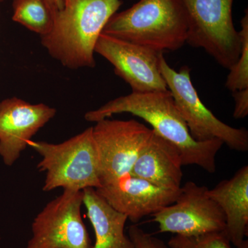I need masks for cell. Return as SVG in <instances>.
<instances>
[{"label": "cell", "instance_id": "1", "mask_svg": "<svg viewBox=\"0 0 248 248\" xmlns=\"http://www.w3.org/2000/svg\"><path fill=\"white\" fill-rule=\"evenodd\" d=\"M128 112L140 117L161 138L177 147L184 166L195 165L209 173L216 171V156L223 145L219 140L197 141L191 137L170 91L132 92L86 112L85 120L97 122L115 114Z\"/></svg>", "mask_w": 248, "mask_h": 248}, {"label": "cell", "instance_id": "22", "mask_svg": "<svg viewBox=\"0 0 248 248\" xmlns=\"http://www.w3.org/2000/svg\"><path fill=\"white\" fill-rule=\"evenodd\" d=\"M3 1H4V0H0V5H1V3H2Z\"/></svg>", "mask_w": 248, "mask_h": 248}, {"label": "cell", "instance_id": "12", "mask_svg": "<svg viewBox=\"0 0 248 248\" xmlns=\"http://www.w3.org/2000/svg\"><path fill=\"white\" fill-rule=\"evenodd\" d=\"M95 190L112 208L136 223L174 203L180 189L164 188L128 173Z\"/></svg>", "mask_w": 248, "mask_h": 248}, {"label": "cell", "instance_id": "15", "mask_svg": "<svg viewBox=\"0 0 248 248\" xmlns=\"http://www.w3.org/2000/svg\"><path fill=\"white\" fill-rule=\"evenodd\" d=\"M82 191L83 205L95 235L93 248H134L125 233L127 217L112 208L95 189L89 187Z\"/></svg>", "mask_w": 248, "mask_h": 248}, {"label": "cell", "instance_id": "10", "mask_svg": "<svg viewBox=\"0 0 248 248\" xmlns=\"http://www.w3.org/2000/svg\"><path fill=\"white\" fill-rule=\"evenodd\" d=\"M94 53L110 62L115 74L129 84L133 92L168 89L160 71L161 52L102 33Z\"/></svg>", "mask_w": 248, "mask_h": 248}, {"label": "cell", "instance_id": "17", "mask_svg": "<svg viewBox=\"0 0 248 248\" xmlns=\"http://www.w3.org/2000/svg\"><path fill=\"white\" fill-rule=\"evenodd\" d=\"M244 17L241 21V30L239 31L241 43V52L239 60L230 69L227 78V89L234 92L248 89V14L245 11Z\"/></svg>", "mask_w": 248, "mask_h": 248}, {"label": "cell", "instance_id": "21", "mask_svg": "<svg viewBox=\"0 0 248 248\" xmlns=\"http://www.w3.org/2000/svg\"><path fill=\"white\" fill-rule=\"evenodd\" d=\"M47 1H48L52 12H53L54 17L57 14V13L62 9L63 4H64L63 0H47Z\"/></svg>", "mask_w": 248, "mask_h": 248}, {"label": "cell", "instance_id": "2", "mask_svg": "<svg viewBox=\"0 0 248 248\" xmlns=\"http://www.w3.org/2000/svg\"><path fill=\"white\" fill-rule=\"evenodd\" d=\"M122 4L121 0H65L51 30L41 36L42 45L67 68H93L98 38Z\"/></svg>", "mask_w": 248, "mask_h": 248}, {"label": "cell", "instance_id": "8", "mask_svg": "<svg viewBox=\"0 0 248 248\" xmlns=\"http://www.w3.org/2000/svg\"><path fill=\"white\" fill-rule=\"evenodd\" d=\"M82 205L83 191L63 190L36 216L24 248H93L81 216Z\"/></svg>", "mask_w": 248, "mask_h": 248}, {"label": "cell", "instance_id": "9", "mask_svg": "<svg viewBox=\"0 0 248 248\" xmlns=\"http://www.w3.org/2000/svg\"><path fill=\"white\" fill-rule=\"evenodd\" d=\"M208 190L206 186L186 182L174 203L152 215L160 232L197 236L225 231L226 216Z\"/></svg>", "mask_w": 248, "mask_h": 248}, {"label": "cell", "instance_id": "7", "mask_svg": "<svg viewBox=\"0 0 248 248\" xmlns=\"http://www.w3.org/2000/svg\"><path fill=\"white\" fill-rule=\"evenodd\" d=\"M154 130L135 120L104 119L93 127L101 187L130 173Z\"/></svg>", "mask_w": 248, "mask_h": 248}, {"label": "cell", "instance_id": "13", "mask_svg": "<svg viewBox=\"0 0 248 248\" xmlns=\"http://www.w3.org/2000/svg\"><path fill=\"white\" fill-rule=\"evenodd\" d=\"M183 166L177 147L154 130L130 174L159 187L178 190L182 187Z\"/></svg>", "mask_w": 248, "mask_h": 248}, {"label": "cell", "instance_id": "4", "mask_svg": "<svg viewBox=\"0 0 248 248\" xmlns=\"http://www.w3.org/2000/svg\"><path fill=\"white\" fill-rule=\"evenodd\" d=\"M29 146L42 156L37 167L40 172H46L45 192L60 187L82 191L101 187L99 155L93 127L62 143L31 140Z\"/></svg>", "mask_w": 248, "mask_h": 248}, {"label": "cell", "instance_id": "3", "mask_svg": "<svg viewBox=\"0 0 248 248\" xmlns=\"http://www.w3.org/2000/svg\"><path fill=\"white\" fill-rule=\"evenodd\" d=\"M187 14L181 0H140L114 14L102 33L151 48L174 51L186 43Z\"/></svg>", "mask_w": 248, "mask_h": 248}, {"label": "cell", "instance_id": "20", "mask_svg": "<svg viewBox=\"0 0 248 248\" xmlns=\"http://www.w3.org/2000/svg\"><path fill=\"white\" fill-rule=\"evenodd\" d=\"M234 99L233 117L235 119H244L248 115V89L232 92Z\"/></svg>", "mask_w": 248, "mask_h": 248}, {"label": "cell", "instance_id": "14", "mask_svg": "<svg viewBox=\"0 0 248 248\" xmlns=\"http://www.w3.org/2000/svg\"><path fill=\"white\" fill-rule=\"evenodd\" d=\"M208 193L223 210L226 218L225 232L231 244L237 247L248 236V166H243L231 179L209 189Z\"/></svg>", "mask_w": 248, "mask_h": 248}, {"label": "cell", "instance_id": "6", "mask_svg": "<svg viewBox=\"0 0 248 248\" xmlns=\"http://www.w3.org/2000/svg\"><path fill=\"white\" fill-rule=\"evenodd\" d=\"M159 68L178 110L195 141L219 140L234 151H248V130L225 124L207 108L192 84L188 66H183L180 71H176L169 66L162 54Z\"/></svg>", "mask_w": 248, "mask_h": 248}, {"label": "cell", "instance_id": "16", "mask_svg": "<svg viewBox=\"0 0 248 248\" xmlns=\"http://www.w3.org/2000/svg\"><path fill=\"white\" fill-rule=\"evenodd\" d=\"M13 20L43 36L53 27L54 15L47 0H14Z\"/></svg>", "mask_w": 248, "mask_h": 248}, {"label": "cell", "instance_id": "11", "mask_svg": "<svg viewBox=\"0 0 248 248\" xmlns=\"http://www.w3.org/2000/svg\"><path fill=\"white\" fill-rule=\"evenodd\" d=\"M56 112L46 104H32L17 97L0 103V156L5 165L15 164L32 137Z\"/></svg>", "mask_w": 248, "mask_h": 248}, {"label": "cell", "instance_id": "23", "mask_svg": "<svg viewBox=\"0 0 248 248\" xmlns=\"http://www.w3.org/2000/svg\"><path fill=\"white\" fill-rule=\"evenodd\" d=\"M64 1H65V0H63V2H64Z\"/></svg>", "mask_w": 248, "mask_h": 248}, {"label": "cell", "instance_id": "5", "mask_svg": "<svg viewBox=\"0 0 248 248\" xmlns=\"http://www.w3.org/2000/svg\"><path fill=\"white\" fill-rule=\"evenodd\" d=\"M187 17L186 43L204 49L223 68L231 69L241 52L233 22L234 0H181Z\"/></svg>", "mask_w": 248, "mask_h": 248}, {"label": "cell", "instance_id": "18", "mask_svg": "<svg viewBox=\"0 0 248 248\" xmlns=\"http://www.w3.org/2000/svg\"><path fill=\"white\" fill-rule=\"evenodd\" d=\"M170 248H233L226 232H215L197 236L175 235L169 241ZM236 248H248V241L244 240Z\"/></svg>", "mask_w": 248, "mask_h": 248}, {"label": "cell", "instance_id": "19", "mask_svg": "<svg viewBox=\"0 0 248 248\" xmlns=\"http://www.w3.org/2000/svg\"><path fill=\"white\" fill-rule=\"evenodd\" d=\"M128 236L133 242L134 248H169L161 240L147 233L136 225L129 227Z\"/></svg>", "mask_w": 248, "mask_h": 248}]
</instances>
